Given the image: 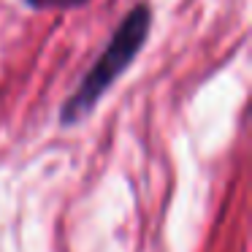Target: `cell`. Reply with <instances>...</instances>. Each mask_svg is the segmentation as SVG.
<instances>
[{
	"mask_svg": "<svg viewBox=\"0 0 252 252\" xmlns=\"http://www.w3.org/2000/svg\"><path fill=\"white\" fill-rule=\"evenodd\" d=\"M149 22H152V14H149V6H144V3L122 19V25L114 30L111 41L106 44L103 55L95 60V65L87 71L79 90L63 106V122L65 125L84 120L95 109V103L103 98L106 90L117 82V76L133 63V57L141 52L144 41L149 35Z\"/></svg>",
	"mask_w": 252,
	"mask_h": 252,
	"instance_id": "cell-1",
	"label": "cell"
},
{
	"mask_svg": "<svg viewBox=\"0 0 252 252\" xmlns=\"http://www.w3.org/2000/svg\"><path fill=\"white\" fill-rule=\"evenodd\" d=\"M30 8H38V11H65V8H76L87 0H25Z\"/></svg>",
	"mask_w": 252,
	"mask_h": 252,
	"instance_id": "cell-2",
	"label": "cell"
}]
</instances>
